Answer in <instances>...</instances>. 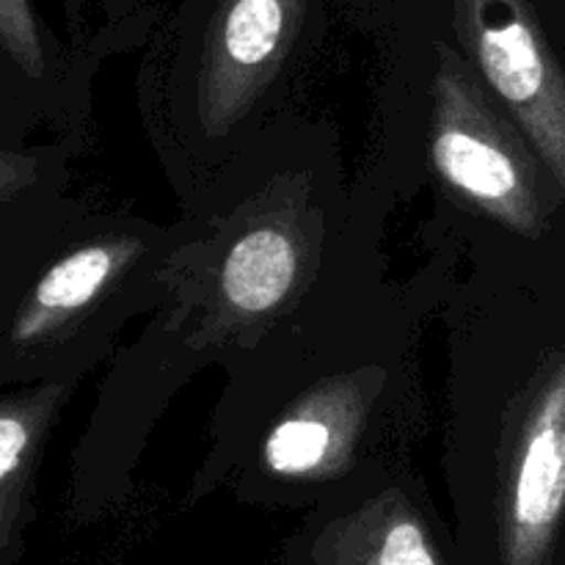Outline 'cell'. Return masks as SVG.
<instances>
[{
	"label": "cell",
	"instance_id": "obj_7",
	"mask_svg": "<svg viewBox=\"0 0 565 565\" xmlns=\"http://www.w3.org/2000/svg\"><path fill=\"white\" fill-rule=\"evenodd\" d=\"M64 392V384L50 381L6 395L0 403V550L6 557L22 530L39 458Z\"/></svg>",
	"mask_w": 565,
	"mask_h": 565
},
{
	"label": "cell",
	"instance_id": "obj_8",
	"mask_svg": "<svg viewBox=\"0 0 565 565\" xmlns=\"http://www.w3.org/2000/svg\"><path fill=\"white\" fill-rule=\"evenodd\" d=\"M301 274V252L281 224H254L226 252L218 274V296L226 312L257 320L276 312Z\"/></svg>",
	"mask_w": 565,
	"mask_h": 565
},
{
	"label": "cell",
	"instance_id": "obj_1",
	"mask_svg": "<svg viewBox=\"0 0 565 565\" xmlns=\"http://www.w3.org/2000/svg\"><path fill=\"white\" fill-rule=\"evenodd\" d=\"M430 160L452 196L522 237H541L550 202L541 158L486 94L478 72L441 47L434 77Z\"/></svg>",
	"mask_w": 565,
	"mask_h": 565
},
{
	"label": "cell",
	"instance_id": "obj_10",
	"mask_svg": "<svg viewBox=\"0 0 565 565\" xmlns=\"http://www.w3.org/2000/svg\"><path fill=\"white\" fill-rule=\"evenodd\" d=\"M0 36H3V50L9 53V58L25 75H42V39H39L36 22H33L28 0H0Z\"/></svg>",
	"mask_w": 565,
	"mask_h": 565
},
{
	"label": "cell",
	"instance_id": "obj_4",
	"mask_svg": "<svg viewBox=\"0 0 565 565\" xmlns=\"http://www.w3.org/2000/svg\"><path fill=\"white\" fill-rule=\"evenodd\" d=\"M307 11L309 0H213L193 77L204 130H230L265 97L301 36Z\"/></svg>",
	"mask_w": 565,
	"mask_h": 565
},
{
	"label": "cell",
	"instance_id": "obj_2",
	"mask_svg": "<svg viewBox=\"0 0 565 565\" xmlns=\"http://www.w3.org/2000/svg\"><path fill=\"white\" fill-rule=\"evenodd\" d=\"M497 494L505 563L544 565L565 513V351L508 412Z\"/></svg>",
	"mask_w": 565,
	"mask_h": 565
},
{
	"label": "cell",
	"instance_id": "obj_6",
	"mask_svg": "<svg viewBox=\"0 0 565 565\" xmlns=\"http://www.w3.org/2000/svg\"><path fill=\"white\" fill-rule=\"evenodd\" d=\"M367 408L370 395L359 381H326L268 430L263 467L274 478L296 483L337 478L351 467Z\"/></svg>",
	"mask_w": 565,
	"mask_h": 565
},
{
	"label": "cell",
	"instance_id": "obj_9",
	"mask_svg": "<svg viewBox=\"0 0 565 565\" xmlns=\"http://www.w3.org/2000/svg\"><path fill=\"white\" fill-rule=\"evenodd\" d=\"M342 544L356 550L359 565H439L423 519L401 491H384V497L348 519Z\"/></svg>",
	"mask_w": 565,
	"mask_h": 565
},
{
	"label": "cell",
	"instance_id": "obj_5",
	"mask_svg": "<svg viewBox=\"0 0 565 565\" xmlns=\"http://www.w3.org/2000/svg\"><path fill=\"white\" fill-rule=\"evenodd\" d=\"M141 254L138 237L114 235L83 243L55 259L17 307L6 334V353L25 356L64 340L66 331L81 326L110 296Z\"/></svg>",
	"mask_w": 565,
	"mask_h": 565
},
{
	"label": "cell",
	"instance_id": "obj_3",
	"mask_svg": "<svg viewBox=\"0 0 565 565\" xmlns=\"http://www.w3.org/2000/svg\"><path fill=\"white\" fill-rule=\"evenodd\" d=\"M458 33L565 196V75L527 0H456Z\"/></svg>",
	"mask_w": 565,
	"mask_h": 565
}]
</instances>
